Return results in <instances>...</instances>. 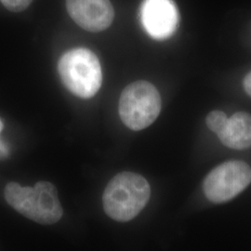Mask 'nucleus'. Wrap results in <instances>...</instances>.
<instances>
[{"label": "nucleus", "instance_id": "f257e3e1", "mask_svg": "<svg viewBox=\"0 0 251 251\" xmlns=\"http://www.w3.org/2000/svg\"><path fill=\"white\" fill-rule=\"evenodd\" d=\"M150 196V185L143 176L133 172H121L110 180L104 190L103 208L113 220L126 223L140 214Z\"/></svg>", "mask_w": 251, "mask_h": 251}, {"label": "nucleus", "instance_id": "f03ea898", "mask_svg": "<svg viewBox=\"0 0 251 251\" xmlns=\"http://www.w3.org/2000/svg\"><path fill=\"white\" fill-rule=\"evenodd\" d=\"M4 195L9 206L37 224L53 225L63 217L56 188L49 181H38L35 187H23L17 182H9Z\"/></svg>", "mask_w": 251, "mask_h": 251}, {"label": "nucleus", "instance_id": "7ed1b4c3", "mask_svg": "<svg viewBox=\"0 0 251 251\" xmlns=\"http://www.w3.org/2000/svg\"><path fill=\"white\" fill-rule=\"evenodd\" d=\"M58 71L66 89L82 99L93 97L101 86L99 60L88 49H74L63 54L59 61Z\"/></svg>", "mask_w": 251, "mask_h": 251}, {"label": "nucleus", "instance_id": "20e7f679", "mask_svg": "<svg viewBox=\"0 0 251 251\" xmlns=\"http://www.w3.org/2000/svg\"><path fill=\"white\" fill-rule=\"evenodd\" d=\"M161 111V98L156 88L147 81H136L121 93L119 116L132 130H142L152 125Z\"/></svg>", "mask_w": 251, "mask_h": 251}, {"label": "nucleus", "instance_id": "39448f33", "mask_svg": "<svg viewBox=\"0 0 251 251\" xmlns=\"http://www.w3.org/2000/svg\"><path fill=\"white\" fill-rule=\"evenodd\" d=\"M251 182V168L244 161L232 160L219 165L203 182L206 198L213 203H225L238 196Z\"/></svg>", "mask_w": 251, "mask_h": 251}, {"label": "nucleus", "instance_id": "423d86ee", "mask_svg": "<svg viewBox=\"0 0 251 251\" xmlns=\"http://www.w3.org/2000/svg\"><path fill=\"white\" fill-rule=\"evenodd\" d=\"M141 19L152 38L163 40L173 35L178 26V10L172 0H144Z\"/></svg>", "mask_w": 251, "mask_h": 251}, {"label": "nucleus", "instance_id": "0eeeda50", "mask_svg": "<svg viewBox=\"0 0 251 251\" xmlns=\"http://www.w3.org/2000/svg\"><path fill=\"white\" fill-rule=\"evenodd\" d=\"M66 8L70 17L90 32L107 29L115 17L110 0H66Z\"/></svg>", "mask_w": 251, "mask_h": 251}, {"label": "nucleus", "instance_id": "6e6552de", "mask_svg": "<svg viewBox=\"0 0 251 251\" xmlns=\"http://www.w3.org/2000/svg\"><path fill=\"white\" fill-rule=\"evenodd\" d=\"M222 144L234 150L251 147V115L238 112L228 118L222 132L218 135Z\"/></svg>", "mask_w": 251, "mask_h": 251}, {"label": "nucleus", "instance_id": "1a4fd4ad", "mask_svg": "<svg viewBox=\"0 0 251 251\" xmlns=\"http://www.w3.org/2000/svg\"><path fill=\"white\" fill-rule=\"evenodd\" d=\"M228 117L225 113L219 110H215L207 115L206 123L207 127L218 136L224 129Z\"/></svg>", "mask_w": 251, "mask_h": 251}, {"label": "nucleus", "instance_id": "9d476101", "mask_svg": "<svg viewBox=\"0 0 251 251\" xmlns=\"http://www.w3.org/2000/svg\"><path fill=\"white\" fill-rule=\"evenodd\" d=\"M7 9L13 12H20L28 8L33 0H0Z\"/></svg>", "mask_w": 251, "mask_h": 251}, {"label": "nucleus", "instance_id": "9b49d317", "mask_svg": "<svg viewBox=\"0 0 251 251\" xmlns=\"http://www.w3.org/2000/svg\"><path fill=\"white\" fill-rule=\"evenodd\" d=\"M243 86L247 94L251 97V71L245 76L243 81Z\"/></svg>", "mask_w": 251, "mask_h": 251}, {"label": "nucleus", "instance_id": "f8f14e48", "mask_svg": "<svg viewBox=\"0 0 251 251\" xmlns=\"http://www.w3.org/2000/svg\"><path fill=\"white\" fill-rule=\"evenodd\" d=\"M9 147L8 145L3 143L1 140H0V158H5L9 155Z\"/></svg>", "mask_w": 251, "mask_h": 251}, {"label": "nucleus", "instance_id": "ddd939ff", "mask_svg": "<svg viewBox=\"0 0 251 251\" xmlns=\"http://www.w3.org/2000/svg\"><path fill=\"white\" fill-rule=\"evenodd\" d=\"M2 129H3V123H2V121L0 119V132L2 131Z\"/></svg>", "mask_w": 251, "mask_h": 251}]
</instances>
